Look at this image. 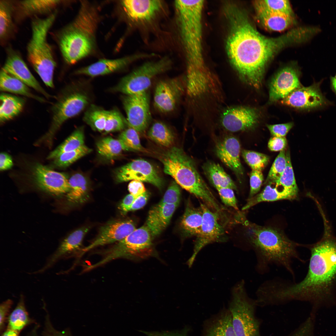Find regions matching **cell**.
Listing matches in <instances>:
<instances>
[{
	"instance_id": "836d02e7",
	"label": "cell",
	"mask_w": 336,
	"mask_h": 336,
	"mask_svg": "<svg viewBox=\"0 0 336 336\" xmlns=\"http://www.w3.org/2000/svg\"><path fill=\"white\" fill-rule=\"evenodd\" d=\"M7 329L20 332L23 329L33 322L26 310L24 297L20 295L19 302L8 318Z\"/></svg>"
},
{
	"instance_id": "8fae6325",
	"label": "cell",
	"mask_w": 336,
	"mask_h": 336,
	"mask_svg": "<svg viewBox=\"0 0 336 336\" xmlns=\"http://www.w3.org/2000/svg\"><path fill=\"white\" fill-rule=\"evenodd\" d=\"M172 65V60L167 56L145 62L123 77L110 90L124 95L147 91L155 77L169 70Z\"/></svg>"
},
{
	"instance_id": "ee69618b",
	"label": "cell",
	"mask_w": 336,
	"mask_h": 336,
	"mask_svg": "<svg viewBox=\"0 0 336 336\" xmlns=\"http://www.w3.org/2000/svg\"><path fill=\"white\" fill-rule=\"evenodd\" d=\"M242 156L252 170L261 171L268 164L269 157L265 154L255 151L244 150Z\"/></svg>"
},
{
	"instance_id": "f1b7e54d",
	"label": "cell",
	"mask_w": 336,
	"mask_h": 336,
	"mask_svg": "<svg viewBox=\"0 0 336 336\" xmlns=\"http://www.w3.org/2000/svg\"><path fill=\"white\" fill-rule=\"evenodd\" d=\"M1 91L24 96L40 102H45L44 99L33 94L29 87L13 75L2 69L0 73Z\"/></svg>"
},
{
	"instance_id": "f546056e",
	"label": "cell",
	"mask_w": 336,
	"mask_h": 336,
	"mask_svg": "<svg viewBox=\"0 0 336 336\" xmlns=\"http://www.w3.org/2000/svg\"><path fill=\"white\" fill-rule=\"evenodd\" d=\"M202 168L204 174L216 189L228 188L237 190L233 180L218 164L209 161L205 163Z\"/></svg>"
},
{
	"instance_id": "4fadbf2b",
	"label": "cell",
	"mask_w": 336,
	"mask_h": 336,
	"mask_svg": "<svg viewBox=\"0 0 336 336\" xmlns=\"http://www.w3.org/2000/svg\"><path fill=\"white\" fill-rule=\"evenodd\" d=\"M186 90L185 78L176 77L159 81L155 88L153 104L159 112L167 114L174 111Z\"/></svg>"
},
{
	"instance_id": "7c38bea8",
	"label": "cell",
	"mask_w": 336,
	"mask_h": 336,
	"mask_svg": "<svg viewBox=\"0 0 336 336\" xmlns=\"http://www.w3.org/2000/svg\"><path fill=\"white\" fill-rule=\"evenodd\" d=\"M203 212V220L200 232L196 236L193 254L187 264L189 267L193 265L199 251L208 244L226 241L227 237L219 221L218 214L211 210L204 204H200Z\"/></svg>"
},
{
	"instance_id": "60d3db41",
	"label": "cell",
	"mask_w": 336,
	"mask_h": 336,
	"mask_svg": "<svg viewBox=\"0 0 336 336\" xmlns=\"http://www.w3.org/2000/svg\"><path fill=\"white\" fill-rule=\"evenodd\" d=\"M286 153L287 164L286 168L279 179L274 182L280 184L286 190L297 198L298 189L295 180L289 150L287 151Z\"/></svg>"
},
{
	"instance_id": "9a60e30c",
	"label": "cell",
	"mask_w": 336,
	"mask_h": 336,
	"mask_svg": "<svg viewBox=\"0 0 336 336\" xmlns=\"http://www.w3.org/2000/svg\"><path fill=\"white\" fill-rule=\"evenodd\" d=\"M116 175L119 182L136 180L150 183L159 189L163 185L162 179L153 165L142 159L133 160L120 167Z\"/></svg>"
},
{
	"instance_id": "9f6ffc18",
	"label": "cell",
	"mask_w": 336,
	"mask_h": 336,
	"mask_svg": "<svg viewBox=\"0 0 336 336\" xmlns=\"http://www.w3.org/2000/svg\"><path fill=\"white\" fill-rule=\"evenodd\" d=\"M128 189L130 194L135 198L147 191L142 182L136 180H132L129 183Z\"/></svg>"
},
{
	"instance_id": "5b68a950",
	"label": "cell",
	"mask_w": 336,
	"mask_h": 336,
	"mask_svg": "<svg viewBox=\"0 0 336 336\" xmlns=\"http://www.w3.org/2000/svg\"><path fill=\"white\" fill-rule=\"evenodd\" d=\"M165 173L183 189L200 199L212 211L222 214L225 208L218 201L197 170L191 159L181 149L172 147L160 159Z\"/></svg>"
},
{
	"instance_id": "83f0119b",
	"label": "cell",
	"mask_w": 336,
	"mask_h": 336,
	"mask_svg": "<svg viewBox=\"0 0 336 336\" xmlns=\"http://www.w3.org/2000/svg\"><path fill=\"white\" fill-rule=\"evenodd\" d=\"M203 220V212L200 207L196 208L189 200L182 216L180 226L186 237L197 236L200 232Z\"/></svg>"
},
{
	"instance_id": "d4e9b609",
	"label": "cell",
	"mask_w": 336,
	"mask_h": 336,
	"mask_svg": "<svg viewBox=\"0 0 336 336\" xmlns=\"http://www.w3.org/2000/svg\"><path fill=\"white\" fill-rule=\"evenodd\" d=\"M254 5L256 18L264 28L272 31H281L290 27L294 23V16L273 11L264 6L259 0Z\"/></svg>"
},
{
	"instance_id": "7a4b0ae2",
	"label": "cell",
	"mask_w": 336,
	"mask_h": 336,
	"mask_svg": "<svg viewBox=\"0 0 336 336\" xmlns=\"http://www.w3.org/2000/svg\"><path fill=\"white\" fill-rule=\"evenodd\" d=\"M308 272L298 282L280 278L272 282L270 293L272 300L280 305L293 301H308L315 314L321 306L333 302L336 282V239L326 238L310 248Z\"/></svg>"
},
{
	"instance_id": "94428289",
	"label": "cell",
	"mask_w": 336,
	"mask_h": 336,
	"mask_svg": "<svg viewBox=\"0 0 336 336\" xmlns=\"http://www.w3.org/2000/svg\"><path fill=\"white\" fill-rule=\"evenodd\" d=\"M143 333L148 336H186L184 333H158L157 332H146Z\"/></svg>"
},
{
	"instance_id": "91938a15",
	"label": "cell",
	"mask_w": 336,
	"mask_h": 336,
	"mask_svg": "<svg viewBox=\"0 0 336 336\" xmlns=\"http://www.w3.org/2000/svg\"><path fill=\"white\" fill-rule=\"evenodd\" d=\"M136 198L130 194L124 198L119 206V208L123 213L125 214L128 212L129 208Z\"/></svg>"
},
{
	"instance_id": "bcb514c9",
	"label": "cell",
	"mask_w": 336,
	"mask_h": 336,
	"mask_svg": "<svg viewBox=\"0 0 336 336\" xmlns=\"http://www.w3.org/2000/svg\"><path fill=\"white\" fill-rule=\"evenodd\" d=\"M118 139L121 141L129 150L142 151L143 147L140 142L138 132L129 127L123 131Z\"/></svg>"
},
{
	"instance_id": "44dd1931",
	"label": "cell",
	"mask_w": 336,
	"mask_h": 336,
	"mask_svg": "<svg viewBox=\"0 0 336 336\" xmlns=\"http://www.w3.org/2000/svg\"><path fill=\"white\" fill-rule=\"evenodd\" d=\"M136 229L135 224L130 220L111 222L103 226L94 240L82 250V255L96 247L119 241Z\"/></svg>"
},
{
	"instance_id": "ffe728a7",
	"label": "cell",
	"mask_w": 336,
	"mask_h": 336,
	"mask_svg": "<svg viewBox=\"0 0 336 336\" xmlns=\"http://www.w3.org/2000/svg\"><path fill=\"white\" fill-rule=\"evenodd\" d=\"M301 86L297 70L291 66L285 67L274 75L270 82L269 102L272 103L282 100Z\"/></svg>"
},
{
	"instance_id": "5bb4252c",
	"label": "cell",
	"mask_w": 336,
	"mask_h": 336,
	"mask_svg": "<svg viewBox=\"0 0 336 336\" xmlns=\"http://www.w3.org/2000/svg\"><path fill=\"white\" fill-rule=\"evenodd\" d=\"M127 124L138 132L148 127L151 119L149 97L147 91L122 97Z\"/></svg>"
},
{
	"instance_id": "1f68e13d",
	"label": "cell",
	"mask_w": 336,
	"mask_h": 336,
	"mask_svg": "<svg viewBox=\"0 0 336 336\" xmlns=\"http://www.w3.org/2000/svg\"><path fill=\"white\" fill-rule=\"evenodd\" d=\"M0 97L1 123L13 119L22 111L25 102L23 98L4 93L1 94Z\"/></svg>"
},
{
	"instance_id": "6125c7cd",
	"label": "cell",
	"mask_w": 336,
	"mask_h": 336,
	"mask_svg": "<svg viewBox=\"0 0 336 336\" xmlns=\"http://www.w3.org/2000/svg\"><path fill=\"white\" fill-rule=\"evenodd\" d=\"M19 333L17 332L7 328L1 336H18Z\"/></svg>"
},
{
	"instance_id": "52a82bcc",
	"label": "cell",
	"mask_w": 336,
	"mask_h": 336,
	"mask_svg": "<svg viewBox=\"0 0 336 336\" xmlns=\"http://www.w3.org/2000/svg\"><path fill=\"white\" fill-rule=\"evenodd\" d=\"M57 13L55 10L45 18L36 16L33 18L31 37L27 47L29 61L45 85L50 88L54 87L53 75L56 63L47 36Z\"/></svg>"
},
{
	"instance_id": "cb8c5ba5",
	"label": "cell",
	"mask_w": 336,
	"mask_h": 336,
	"mask_svg": "<svg viewBox=\"0 0 336 336\" xmlns=\"http://www.w3.org/2000/svg\"><path fill=\"white\" fill-rule=\"evenodd\" d=\"M121 4L127 16L134 21L152 20L161 9L163 3L158 0H125Z\"/></svg>"
},
{
	"instance_id": "9c48e42d",
	"label": "cell",
	"mask_w": 336,
	"mask_h": 336,
	"mask_svg": "<svg viewBox=\"0 0 336 336\" xmlns=\"http://www.w3.org/2000/svg\"><path fill=\"white\" fill-rule=\"evenodd\" d=\"M90 98L85 91L77 87H68L57 98L52 109V119L49 128L38 141L49 146L56 132L69 119L76 116L88 105Z\"/></svg>"
},
{
	"instance_id": "3957f363",
	"label": "cell",
	"mask_w": 336,
	"mask_h": 336,
	"mask_svg": "<svg viewBox=\"0 0 336 336\" xmlns=\"http://www.w3.org/2000/svg\"><path fill=\"white\" fill-rule=\"evenodd\" d=\"M248 226L247 237L255 253L256 272L264 274L269 271L270 266L274 265L285 269L295 281L293 261L304 262L297 250V244L276 228L252 223Z\"/></svg>"
},
{
	"instance_id": "484cf974",
	"label": "cell",
	"mask_w": 336,
	"mask_h": 336,
	"mask_svg": "<svg viewBox=\"0 0 336 336\" xmlns=\"http://www.w3.org/2000/svg\"><path fill=\"white\" fill-rule=\"evenodd\" d=\"M177 206L159 203L150 210L145 225L152 238L160 234L166 227Z\"/></svg>"
},
{
	"instance_id": "e7e4bbea",
	"label": "cell",
	"mask_w": 336,
	"mask_h": 336,
	"mask_svg": "<svg viewBox=\"0 0 336 336\" xmlns=\"http://www.w3.org/2000/svg\"><path fill=\"white\" fill-rule=\"evenodd\" d=\"M31 336H37V335H35V334H33V335H32Z\"/></svg>"
},
{
	"instance_id": "4dcf8cb0",
	"label": "cell",
	"mask_w": 336,
	"mask_h": 336,
	"mask_svg": "<svg viewBox=\"0 0 336 336\" xmlns=\"http://www.w3.org/2000/svg\"><path fill=\"white\" fill-rule=\"evenodd\" d=\"M62 2L59 0H22L17 2V5L21 14L27 16L51 12L56 10V8Z\"/></svg>"
},
{
	"instance_id": "f907efd6",
	"label": "cell",
	"mask_w": 336,
	"mask_h": 336,
	"mask_svg": "<svg viewBox=\"0 0 336 336\" xmlns=\"http://www.w3.org/2000/svg\"><path fill=\"white\" fill-rule=\"evenodd\" d=\"M223 203L226 206L238 209L237 201L233 189L228 188L216 189Z\"/></svg>"
},
{
	"instance_id": "ab89813d",
	"label": "cell",
	"mask_w": 336,
	"mask_h": 336,
	"mask_svg": "<svg viewBox=\"0 0 336 336\" xmlns=\"http://www.w3.org/2000/svg\"><path fill=\"white\" fill-rule=\"evenodd\" d=\"M107 110L95 105H91L85 112L83 120L92 129L104 131Z\"/></svg>"
},
{
	"instance_id": "d6a6232c",
	"label": "cell",
	"mask_w": 336,
	"mask_h": 336,
	"mask_svg": "<svg viewBox=\"0 0 336 336\" xmlns=\"http://www.w3.org/2000/svg\"><path fill=\"white\" fill-rule=\"evenodd\" d=\"M70 189L67 193V199L74 204L82 203L88 198V186L85 177L80 173L72 175L68 180Z\"/></svg>"
},
{
	"instance_id": "f5cc1de1",
	"label": "cell",
	"mask_w": 336,
	"mask_h": 336,
	"mask_svg": "<svg viewBox=\"0 0 336 336\" xmlns=\"http://www.w3.org/2000/svg\"><path fill=\"white\" fill-rule=\"evenodd\" d=\"M293 122L266 125L273 137H285L293 126Z\"/></svg>"
},
{
	"instance_id": "2e32d148",
	"label": "cell",
	"mask_w": 336,
	"mask_h": 336,
	"mask_svg": "<svg viewBox=\"0 0 336 336\" xmlns=\"http://www.w3.org/2000/svg\"><path fill=\"white\" fill-rule=\"evenodd\" d=\"M260 118L258 110L253 108L239 106L231 107L224 111L221 118L222 126L231 132L254 128Z\"/></svg>"
},
{
	"instance_id": "b9f144b4",
	"label": "cell",
	"mask_w": 336,
	"mask_h": 336,
	"mask_svg": "<svg viewBox=\"0 0 336 336\" xmlns=\"http://www.w3.org/2000/svg\"><path fill=\"white\" fill-rule=\"evenodd\" d=\"M91 151V149L84 144L76 149L63 153L54 159V164L58 167H66Z\"/></svg>"
},
{
	"instance_id": "603a6c76",
	"label": "cell",
	"mask_w": 336,
	"mask_h": 336,
	"mask_svg": "<svg viewBox=\"0 0 336 336\" xmlns=\"http://www.w3.org/2000/svg\"><path fill=\"white\" fill-rule=\"evenodd\" d=\"M240 146L236 137L229 136L218 143L215 147L216 154L226 166L240 178L244 174L240 158Z\"/></svg>"
},
{
	"instance_id": "7bdbcfd3",
	"label": "cell",
	"mask_w": 336,
	"mask_h": 336,
	"mask_svg": "<svg viewBox=\"0 0 336 336\" xmlns=\"http://www.w3.org/2000/svg\"><path fill=\"white\" fill-rule=\"evenodd\" d=\"M126 124H127V120L117 109L107 110L104 132L107 133L121 131Z\"/></svg>"
},
{
	"instance_id": "003e7915",
	"label": "cell",
	"mask_w": 336,
	"mask_h": 336,
	"mask_svg": "<svg viewBox=\"0 0 336 336\" xmlns=\"http://www.w3.org/2000/svg\"><path fill=\"white\" fill-rule=\"evenodd\" d=\"M334 77L336 79V74L335 77Z\"/></svg>"
},
{
	"instance_id": "11a10c76",
	"label": "cell",
	"mask_w": 336,
	"mask_h": 336,
	"mask_svg": "<svg viewBox=\"0 0 336 336\" xmlns=\"http://www.w3.org/2000/svg\"><path fill=\"white\" fill-rule=\"evenodd\" d=\"M287 145V140L285 137H273L269 140L268 147L271 151L277 152L284 150Z\"/></svg>"
},
{
	"instance_id": "db71d44e",
	"label": "cell",
	"mask_w": 336,
	"mask_h": 336,
	"mask_svg": "<svg viewBox=\"0 0 336 336\" xmlns=\"http://www.w3.org/2000/svg\"><path fill=\"white\" fill-rule=\"evenodd\" d=\"M13 301L8 299L1 303L0 305V329L1 333L5 328L7 316L11 309Z\"/></svg>"
},
{
	"instance_id": "4316f807",
	"label": "cell",
	"mask_w": 336,
	"mask_h": 336,
	"mask_svg": "<svg viewBox=\"0 0 336 336\" xmlns=\"http://www.w3.org/2000/svg\"><path fill=\"white\" fill-rule=\"evenodd\" d=\"M89 227H84L72 232L62 242L56 251L49 259L45 265L37 273H40L53 266L63 256L79 249Z\"/></svg>"
},
{
	"instance_id": "8d00e7d4",
	"label": "cell",
	"mask_w": 336,
	"mask_h": 336,
	"mask_svg": "<svg viewBox=\"0 0 336 336\" xmlns=\"http://www.w3.org/2000/svg\"><path fill=\"white\" fill-rule=\"evenodd\" d=\"M97 152L100 155L107 159H111L119 156L128 148L119 139L111 137L104 138L96 144Z\"/></svg>"
},
{
	"instance_id": "7dc6e473",
	"label": "cell",
	"mask_w": 336,
	"mask_h": 336,
	"mask_svg": "<svg viewBox=\"0 0 336 336\" xmlns=\"http://www.w3.org/2000/svg\"><path fill=\"white\" fill-rule=\"evenodd\" d=\"M265 7L276 12L294 16L293 12L288 0H259Z\"/></svg>"
},
{
	"instance_id": "be15d7a7",
	"label": "cell",
	"mask_w": 336,
	"mask_h": 336,
	"mask_svg": "<svg viewBox=\"0 0 336 336\" xmlns=\"http://www.w3.org/2000/svg\"><path fill=\"white\" fill-rule=\"evenodd\" d=\"M331 81L332 87L336 95V79L334 77H332Z\"/></svg>"
},
{
	"instance_id": "e575fe53",
	"label": "cell",
	"mask_w": 336,
	"mask_h": 336,
	"mask_svg": "<svg viewBox=\"0 0 336 336\" xmlns=\"http://www.w3.org/2000/svg\"><path fill=\"white\" fill-rule=\"evenodd\" d=\"M14 8V5L10 1H0V39L2 42L13 31L12 13Z\"/></svg>"
},
{
	"instance_id": "6f0895ef",
	"label": "cell",
	"mask_w": 336,
	"mask_h": 336,
	"mask_svg": "<svg viewBox=\"0 0 336 336\" xmlns=\"http://www.w3.org/2000/svg\"><path fill=\"white\" fill-rule=\"evenodd\" d=\"M149 197V194L146 191L136 197L128 210V212L140 209L146 204Z\"/></svg>"
},
{
	"instance_id": "c3c4849f",
	"label": "cell",
	"mask_w": 336,
	"mask_h": 336,
	"mask_svg": "<svg viewBox=\"0 0 336 336\" xmlns=\"http://www.w3.org/2000/svg\"><path fill=\"white\" fill-rule=\"evenodd\" d=\"M180 192L179 185L175 181H173L168 187L159 203L178 205L180 201Z\"/></svg>"
},
{
	"instance_id": "30bf717a",
	"label": "cell",
	"mask_w": 336,
	"mask_h": 336,
	"mask_svg": "<svg viewBox=\"0 0 336 336\" xmlns=\"http://www.w3.org/2000/svg\"><path fill=\"white\" fill-rule=\"evenodd\" d=\"M152 238L145 225L136 229L124 239L106 251L103 259L89 266V269L94 268L119 258L140 260L152 256L157 257L153 248Z\"/></svg>"
},
{
	"instance_id": "f35d334b",
	"label": "cell",
	"mask_w": 336,
	"mask_h": 336,
	"mask_svg": "<svg viewBox=\"0 0 336 336\" xmlns=\"http://www.w3.org/2000/svg\"><path fill=\"white\" fill-rule=\"evenodd\" d=\"M151 140L163 146L168 147L174 143V136L170 128L161 122L154 123L148 132Z\"/></svg>"
},
{
	"instance_id": "ba28073f",
	"label": "cell",
	"mask_w": 336,
	"mask_h": 336,
	"mask_svg": "<svg viewBox=\"0 0 336 336\" xmlns=\"http://www.w3.org/2000/svg\"><path fill=\"white\" fill-rule=\"evenodd\" d=\"M229 310L237 336H261L260 322L255 315L258 306L256 299L248 295L243 280L231 289Z\"/></svg>"
},
{
	"instance_id": "ac0fdd59",
	"label": "cell",
	"mask_w": 336,
	"mask_h": 336,
	"mask_svg": "<svg viewBox=\"0 0 336 336\" xmlns=\"http://www.w3.org/2000/svg\"><path fill=\"white\" fill-rule=\"evenodd\" d=\"M320 82L308 87L301 86L295 90L281 101L282 104L294 108L309 110L321 107L326 101L320 89Z\"/></svg>"
},
{
	"instance_id": "6da1fadb",
	"label": "cell",
	"mask_w": 336,
	"mask_h": 336,
	"mask_svg": "<svg viewBox=\"0 0 336 336\" xmlns=\"http://www.w3.org/2000/svg\"><path fill=\"white\" fill-rule=\"evenodd\" d=\"M230 31L227 41L229 58L244 80L253 87L261 86L266 66L277 52L293 42L288 33L276 38L266 37L236 8L228 11Z\"/></svg>"
},
{
	"instance_id": "680465c9",
	"label": "cell",
	"mask_w": 336,
	"mask_h": 336,
	"mask_svg": "<svg viewBox=\"0 0 336 336\" xmlns=\"http://www.w3.org/2000/svg\"><path fill=\"white\" fill-rule=\"evenodd\" d=\"M13 162L11 156L5 152H2L0 155V170L3 171L10 169Z\"/></svg>"
},
{
	"instance_id": "277c9868",
	"label": "cell",
	"mask_w": 336,
	"mask_h": 336,
	"mask_svg": "<svg viewBox=\"0 0 336 336\" xmlns=\"http://www.w3.org/2000/svg\"><path fill=\"white\" fill-rule=\"evenodd\" d=\"M100 20L97 8L82 1L72 21L60 31L59 48L65 62L73 64L90 54L96 46V35Z\"/></svg>"
},
{
	"instance_id": "03108f58",
	"label": "cell",
	"mask_w": 336,
	"mask_h": 336,
	"mask_svg": "<svg viewBox=\"0 0 336 336\" xmlns=\"http://www.w3.org/2000/svg\"><path fill=\"white\" fill-rule=\"evenodd\" d=\"M198 71H200V70H198ZM194 72H196V71H194Z\"/></svg>"
},
{
	"instance_id": "d6986e66",
	"label": "cell",
	"mask_w": 336,
	"mask_h": 336,
	"mask_svg": "<svg viewBox=\"0 0 336 336\" xmlns=\"http://www.w3.org/2000/svg\"><path fill=\"white\" fill-rule=\"evenodd\" d=\"M156 55L154 54L138 53L115 59H100L77 70L75 73L91 77L104 75L121 70L137 60Z\"/></svg>"
},
{
	"instance_id": "74e56055",
	"label": "cell",
	"mask_w": 336,
	"mask_h": 336,
	"mask_svg": "<svg viewBox=\"0 0 336 336\" xmlns=\"http://www.w3.org/2000/svg\"><path fill=\"white\" fill-rule=\"evenodd\" d=\"M206 336H237L229 310L222 314L207 331Z\"/></svg>"
},
{
	"instance_id": "e0dca14e",
	"label": "cell",
	"mask_w": 336,
	"mask_h": 336,
	"mask_svg": "<svg viewBox=\"0 0 336 336\" xmlns=\"http://www.w3.org/2000/svg\"><path fill=\"white\" fill-rule=\"evenodd\" d=\"M33 177L38 187L50 194L59 195L67 193L69 190L67 175L41 164H37L34 167Z\"/></svg>"
},
{
	"instance_id": "8992f818",
	"label": "cell",
	"mask_w": 336,
	"mask_h": 336,
	"mask_svg": "<svg viewBox=\"0 0 336 336\" xmlns=\"http://www.w3.org/2000/svg\"><path fill=\"white\" fill-rule=\"evenodd\" d=\"M177 23L186 52L187 66L203 65L202 49L203 0H176L174 3Z\"/></svg>"
},
{
	"instance_id": "d590c367",
	"label": "cell",
	"mask_w": 336,
	"mask_h": 336,
	"mask_svg": "<svg viewBox=\"0 0 336 336\" xmlns=\"http://www.w3.org/2000/svg\"><path fill=\"white\" fill-rule=\"evenodd\" d=\"M84 135L83 127L75 130L61 144L51 152L48 159H54L63 153L76 149L84 145Z\"/></svg>"
},
{
	"instance_id": "f6af8a7d",
	"label": "cell",
	"mask_w": 336,
	"mask_h": 336,
	"mask_svg": "<svg viewBox=\"0 0 336 336\" xmlns=\"http://www.w3.org/2000/svg\"><path fill=\"white\" fill-rule=\"evenodd\" d=\"M287 164L286 153L284 150L280 151L269 171L265 183L278 180L284 172Z\"/></svg>"
},
{
	"instance_id": "7402d4cb",
	"label": "cell",
	"mask_w": 336,
	"mask_h": 336,
	"mask_svg": "<svg viewBox=\"0 0 336 336\" xmlns=\"http://www.w3.org/2000/svg\"><path fill=\"white\" fill-rule=\"evenodd\" d=\"M2 69L46 98L52 97L35 79L20 55L12 49H7L6 59Z\"/></svg>"
},
{
	"instance_id": "681fc988",
	"label": "cell",
	"mask_w": 336,
	"mask_h": 336,
	"mask_svg": "<svg viewBox=\"0 0 336 336\" xmlns=\"http://www.w3.org/2000/svg\"><path fill=\"white\" fill-rule=\"evenodd\" d=\"M263 180L261 171L252 170L250 175V189L247 200L253 198L260 191Z\"/></svg>"
},
{
	"instance_id": "816d5d0a",
	"label": "cell",
	"mask_w": 336,
	"mask_h": 336,
	"mask_svg": "<svg viewBox=\"0 0 336 336\" xmlns=\"http://www.w3.org/2000/svg\"><path fill=\"white\" fill-rule=\"evenodd\" d=\"M44 326L42 333L43 336H73L69 329L62 331L55 329L51 324L48 313L45 316Z\"/></svg>"
}]
</instances>
